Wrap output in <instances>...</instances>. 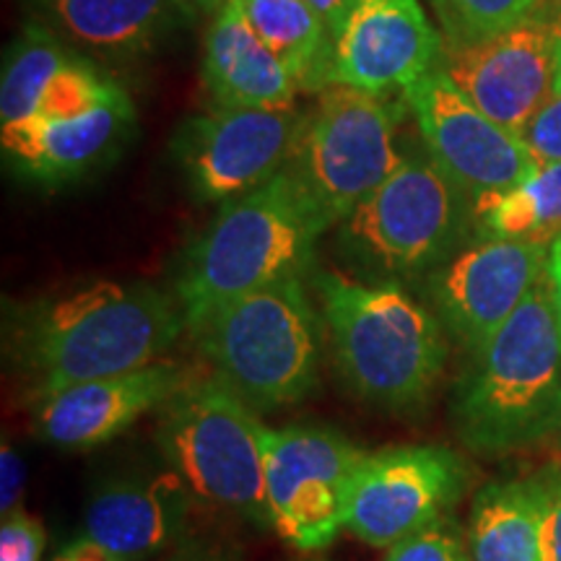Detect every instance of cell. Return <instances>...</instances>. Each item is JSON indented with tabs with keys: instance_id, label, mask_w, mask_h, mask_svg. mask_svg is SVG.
<instances>
[{
	"instance_id": "cell-1",
	"label": "cell",
	"mask_w": 561,
	"mask_h": 561,
	"mask_svg": "<svg viewBox=\"0 0 561 561\" xmlns=\"http://www.w3.org/2000/svg\"><path fill=\"white\" fill-rule=\"evenodd\" d=\"M331 227L289 167L231 198L187 252L178 280L187 328L227 301L289 278H305L318 237Z\"/></svg>"
},
{
	"instance_id": "cell-2",
	"label": "cell",
	"mask_w": 561,
	"mask_h": 561,
	"mask_svg": "<svg viewBox=\"0 0 561 561\" xmlns=\"http://www.w3.org/2000/svg\"><path fill=\"white\" fill-rule=\"evenodd\" d=\"M460 439L479 453H510L557 434L561 331L549 278L473 354L453 403Z\"/></svg>"
},
{
	"instance_id": "cell-3",
	"label": "cell",
	"mask_w": 561,
	"mask_h": 561,
	"mask_svg": "<svg viewBox=\"0 0 561 561\" xmlns=\"http://www.w3.org/2000/svg\"><path fill=\"white\" fill-rule=\"evenodd\" d=\"M314 286L351 388L385 409L426 401L447 356L439 320L392 278L359 280L320 271Z\"/></svg>"
},
{
	"instance_id": "cell-4",
	"label": "cell",
	"mask_w": 561,
	"mask_h": 561,
	"mask_svg": "<svg viewBox=\"0 0 561 561\" xmlns=\"http://www.w3.org/2000/svg\"><path fill=\"white\" fill-rule=\"evenodd\" d=\"M185 325V312L149 284L94 280L37 310L26 351L47 398L70 385L149 367Z\"/></svg>"
},
{
	"instance_id": "cell-5",
	"label": "cell",
	"mask_w": 561,
	"mask_h": 561,
	"mask_svg": "<svg viewBox=\"0 0 561 561\" xmlns=\"http://www.w3.org/2000/svg\"><path fill=\"white\" fill-rule=\"evenodd\" d=\"M193 333L219 380L250 409L297 403L318 380L320 322L301 278L227 301Z\"/></svg>"
},
{
	"instance_id": "cell-6",
	"label": "cell",
	"mask_w": 561,
	"mask_h": 561,
	"mask_svg": "<svg viewBox=\"0 0 561 561\" xmlns=\"http://www.w3.org/2000/svg\"><path fill=\"white\" fill-rule=\"evenodd\" d=\"M265 434L248 403L219 377L185 385L164 405L159 447L193 494L257 523H271Z\"/></svg>"
},
{
	"instance_id": "cell-7",
	"label": "cell",
	"mask_w": 561,
	"mask_h": 561,
	"mask_svg": "<svg viewBox=\"0 0 561 561\" xmlns=\"http://www.w3.org/2000/svg\"><path fill=\"white\" fill-rule=\"evenodd\" d=\"M466 201L430 153H409L341 221V244L377 280L413 276L447 261L466 224Z\"/></svg>"
},
{
	"instance_id": "cell-8",
	"label": "cell",
	"mask_w": 561,
	"mask_h": 561,
	"mask_svg": "<svg viewBox=\"0 0 561 561\" xmlns=\"http://www.w3.org/2000/svg\"><path fill=\"white\" fill-rule=\"evenodd\" d=\"M403 104L367 91L325 89L307 115L289 170L301 180L325 219L341 224L401 167L398 125Z\"/></svg>"
},
{
	"instance_id": "cell-9",
	"label": "cell",
	"mask_w": 561,
	"mask_h": 561,
	"mask_svg": "<svg viewBox=\"0 0 561 561\" xmlns=\"http://www.w3.org/2000/svg\"><path fill=\"white\" fill-rule=\"evenodd\" d=\"M364 455L320 426H284L265 434L268 517L286 543L320 551L346 528L351 483Z\"/></svg>"
},
{
	"instance_id": "cell-10",
	"label": "cell",
	"mask_w": 561,
	"mask_h": 561,
	"mask_svg": "<svg viewBox=\"0 0 561 561\" xmlns=\"http://www.w3.org/2000/svg\"><path fill=\"white\" fill-rule=\"evenodd\" d=\"M307 115L299 110L216 107L193 115L174 136V159L193 195L227 203L289 167Z\"/></svg>"
},
{
	"instance_id": "cell-11",
	"label": "cell",
	"mask_w": 561,
	"mask_h": 561,
	"mask_svg": "<svg viewBox=\"0 0 561 561\" xmlns=\"http://www.w3.org/2000/svg\"><path fill=\"white\" fill-rule=\"evenodd\" d=\"M430 159L473 203L504 193L538 170L520 133L491 121L442 68L403 91Z\"/></svg>"
},
{
	"instance_id": "cell-12",
	"label": "cell",
	"mask_w": 561,
	"mask_h": 561,
	"mask_svg": "<svg viewBox=\"0 0 561 561\" xmlns=\"http://www.w3.org/2000/svg\"><path fill=\"white\" fill-rule=\"evenodd\" d=\"M462 489L466 468L445 447H392L364 455L351 483L346 530L375 549H392L442 520Z\"/></svg>"
},
{
	"instance_id": "cell-13",
	"label": "cell",
	"mask_w": 561,
	"mask_h": 561,
	"mask_svg": "<svg viewBox=\"0 0 561 561\" xmlns=\"http://www.w3.org/2000/svg\"><path fill=\"white\" fill-rule=\"evenodd\" d=\"M439 68L491 121L523 133L553 96L557 21L536 13L512 30L483 39H442Z\"/></svg>"
},
{
	"instance_id": "cell-14",
	"label": "cell",
	"mask_w": 561,
	"mask_h": 561,
	"mask_svg": "<svg viewBox=\"0 0 561 561\" xmlns=\"http://www.w3.org/2000/svg\"><path fill=\"white\" fill-rule=\"evenodd\" d=\"M549 248L481 237L434 273L432 294L442 320L471 354L486 346L546 276Z\"/></svg>"
},
{
	"instance_id": "cell-15",
	"label": "cell",
	"mask_w": 561,
	"mask_h": 561,
	"mask_svg": "<svg viewBox=\"0 0 561 561\" xmlns=\"http://www.w3.org/2000/svg\"><path fill=\"white\" fill-rule=\"evenodd\" d=\"M439 58L442 37L419 0H356L333 37V87L403 94Z\"/></svg>"
},
{
	"instance_id": "cell-16",
	"label": "cell",
	"mask_w": 561,
	"mask_h": 561,
	"mask_svg": "<svg viewBox=\"0 0 561 561\" xmlns=\"http://www.w3.org/2000/svg\"><path fill=\"white\" fill-rule=\"evenodd\" d=\"M191 371L178 362H153L125 375L70 385L45 398L39 426L60 447L87 450L110 442L157 405H167L191 385Z\"/></svg>"
},
{
	"instance_id": "cell-17",
	"label": "cell",
	"mask_w": 561,
	"mask_h": 561,
	"mask_svg": "<svg viewBox=\"0 0 561 561\" xmlns=\"http://www.w3.org/2000/svg\"><path fill=\"white\" fill-rule=\"evenodd\" d=\"M136 121L125 89L96 110L70 121H32L0 125V144L13 170L42 185H62L94 170L128 136Z\"/></svg>"
},
{
	"instance_id": "cell-18",
	"label": "cell",
	"mask_w": 561,
	"mask_h": 561,
	"mask_svg": "<svg viewBox=\"0 0 561 561\" xmlns=\"http://www.w3.org/2000/svg\"><path fill=\"white\" fill-rule=\"evenodd\" d=\"M203 83L216 107L289 110L297 81L244 19L240 0L210 21L203 39Z\"/></svg>"
},
{
	"instance_id": "cell-19",
	"label": "cell",
	"mask_w": 561,
	"mask_h": 561,
	"mask_svg": "<svg viewBox=\"0 0 561 561\" xmlns=\"http://www.w3.org/2000/svg\"><path fill=\"white\" fill-rule=\"evenodd\" d=\"M174 494L178 489L164 483H110L89 502L87 538L123 561L149 559L170 543L178 528Z\"/></svg>"
},
{
	"instance_id": "cell-20",
	"label": "cell",
	"mask_w": 561,
	"mask_h": 561,
	"mask_svg": "<svg viewBox=\"0 0 561 561\" xmlns=\"http://www.w3.org/2000/svg\"><path fill=\"white\" fill-rule=\"evenodd\" d=\"M473 561H543V479L496 481L473 500Z\"/></svg>"
},
{
	"instance_id": "cell-21",
	"label": "cell",
	"mask_w": 561,
	"mask_h": 561,
	"mask_svg": "<svg viewBox=\"0 0 561 561\" xmlns=\"http://www.w3.org/2000/svg\"><path fill=\"white\" fill-rule=\"evenodd\" d=\"M240 5L299 91L322 94L333 87V34L305 0H240Z\"/></svg>"
},
{
	"instance_id": "cell-22",
	"label": "cell",
	"mask_w": 561,
	"mask_h": 561,
	"mask_svg": "<svg viewBox=\"0 0 561 561\" xmlns=\"http://www.w3.org/2000/svg\"><path fill=\"white\" fill-rule=\"evenodd\" d=\"M483 240L551 244L561 237V164H543L504 193L473 203Z\"/></svg>"
},
{
	"instance_id": "cell-23",
	"label": "cell",
	"mask_w": 561,
	"mask_h": 561,
	"mask_svg": "<svg viewBox=\"0 0 561 561\" xmlns=\"http://www.w3.org/2000/svg\"><path fill=\"white\" fill-rule=\"evenodd\" d=\"M172 0H50L70 37L102 53H138L157 37Z\"/></svg>"
},
{
	"instance_id": "cell-24",
	"label": "cell",
	"mask_w": 561,
	"mask_h": 561,
	"mask_svg": "<svg viewBox=\"0 0 561 561\" xmlns=\"http://www.w3.org/2000/svg\"><path fill=\"white\" fill-rule=\"evenodd\" d=\"M73 60L66 47L39 24H30L5 55L0 81V125H16L37 115L50 81Z\"/></svg>"
},
{
	"instance_id": "cell-25",
	"label": "cell",
	"mask_w": 561,
	"mask_h": 561,
	"mask_svg": "<svg viewBox=\"0 0 561 561\" xmlns=\"http://www.w3.org/2000/svg\"><path fill=\"white\" fill-rule=\"evenodd\" d=\"M445 42H473L536 16L538 0H432Z\"/></svg>"
},
{
	"instance_id": "cell-26",
	"label": "cell",
	"mask_w": 561,
	"mask_h": 561,
	"mask_svg": "<svg viewBox=\"0 0 561 561\" xmlns=\"http://www.w3.org/2000/svg\"><path fill=\"white\" fill-rule=\"evenodd\" d=\"M385 561H473L471 549L462 543L458 528L442 517L426 525L424 530L413 533L405 541L396 543Z\"/></svg>"
},
{
	"instance_id": "cell-27",
	"label": "cell",
	"mask_w": 561,
	"mask_h": 561,
	"mask_svg": "<svg viewBox=\"0 0 561 561\" xmlns=\"http://www.w3.org/2000/svg\"><path fill=\"white\" fill-rule=\"evenodd\" d=\"M523 140L538 167L561 164V94H553L523 128Z\"/></svg>"
},
{
	"instance_id": "cell-28",
	"label": "cell",
	"mask_w": 561,
	"mask_h": 561,
	"mask_svg": "<svg viewBox=\"0 0 561 561\" xmlns=\"http://www.w3.org/2000/svg\"><path fill=\"white\" fill-rule=\"evenodd\" d=\"M45 549V528L30 515L3 517L0 528V561H39Z\"/></svg>"
},
{
	"instance_id": "cell-29",
	"label": "cell",
	"mask_w": 561,
	"mask_h": 561,
	"mask_svg": "<svg viewBox=\"0 0 561 561\" xmlns=\"http://www.w3.org/2000/svg\"><path fill=\"white\" fill-rule=\"evenodd\" d=\"M543 561H561V473L543 476Z\"/></svg>"
},
{
	"instance_id": "cell-30",
	"label": "cell",
	"mask_w": 561,
	"mask_h": 561,
	"mask_svg": "<svg viewBox=\"0 0 561 561\" xmlns=\"http://www.w3.org/2000/svg\"><path fill=\"white\" fill-rule=\"evenodd\" d=\"M24 481V462H21L19 453L13 450L9 442H3V453H0V510H3V517H11L19 512Z\"/></svg>"
},
{
	"instance_id": "cell-31",
	"label": "cell",
	"mask_w": 561,
	"mask_h": 561,
	"mask_svg": "<svg viewBox=\"0 0 561 561\" xmlns=\"http://www.w3.org/2000/svg\"><path fill=\"white\" fill-rule=\"evenodd\" d=\"M305 3L310 5L322 21H325L328 30H331V34L335 37V32L341 30L343 19L348 16L351 5H354L356 0H305Z\"/></svg>"
},
{
	"instance_id": "cell-32",
	"label": "cell",
	"mask_w": 561,
	"mask_h": 561,
	"mask_svg": "<svg viewBox=\"0 0 561 561\" xmlns=\"http://www.w3.org/2000/svg\"><path fill=\"white\" fill-rule=\"evenodd\" d=\"M53 561H123V559L115 557V553L107 549H102V546L91 541V538H83V541L68 546V549L58 553Z\"/></svg>"
},
{
	"instance_id": "cell-33",
	"label": "cell",
	"mask_w": 561,
	"mask_h": 561,
	"mask_svg": "<svg viewBox=\"0 0 561 561\" xmlns=\"http://www.w3.org/2000/svg\"><path fill=\"white\" fill-rule=\"evenodd\" d=\"M546 278H549L551 297H553V310H557L559 331H561V255L551 252V248H549V265H546Z\"/></svg>"
},
{
	"instance_id": "cell-34",
	"label": "cell",
	"mask_w": 561,
	"mask_h": 561,
	"mask_svg": "<svg viewBox=\"0 0 561 561\" xmlns=\"http://www.w3.org/2000/svg\"><path fill=\"white\" fill-rule=\"evenodd\" d=\"M182 9L187 11H195V13H210V16H216V13L227 9L231 0H178Z\"/></svg>"
},
{
	"instance_id": "cell-35",
	"label": "cell",
	"mask_w": 561,
	"mask_h": 561,
	"mask_svg": "<svg viewBox=\"0 0 561 561\" xmlns=\"http://www.w3.org/2000/svg\"><path fill=\"white\" fill-rule=\"evenodd\" d=\"M553 94H561V19L557 21V81H553Z\"/></svg>"
},
{
	"instance_id": "cell-36",
	"label": "cell",
	"mask_w": 561,
	"mask_h": 561,
	"mask_svg": "<svg viewBox=\"0 0 561 561\" xmlns=\"http://www.w3.org/2000/svg\"><path fill=\"white\" fill-rule=\"evenodd\" d=\"M557 437H559V442H561V421H559V426H557Z\"/></svg>"
},
{
	"instance_id": "cell-37",
	"label": "cell",
	"mask_w": 561,
	"mask_h": 561,
	"mask_svg": "<svg viewBox=\"0 0 561 561\" xmlns=\"http://www.w3.org/2000/svg\"><path fill=\"white\" fill-rule=\"evenodd\" d=\"M553 3H559V5H561V0H553Z\"/></svg>"
}]
</instances>
